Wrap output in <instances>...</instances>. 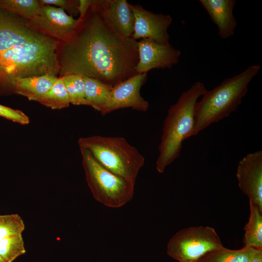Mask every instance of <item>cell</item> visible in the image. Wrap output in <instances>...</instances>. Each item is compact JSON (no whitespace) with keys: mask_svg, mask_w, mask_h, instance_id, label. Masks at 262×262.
I'll return each mask as SVG.
<instances>
[{"mask_svg":"<svg viewBox=\"0 0 262 262\" xmlns=\"http://www.w3.org/2000/svg\"><path fill=\"white\" fill-rule=\"evenodd\" d=\"M138 41L119 34L93 0L73 36L61 42L59 75L77 74L114 87L137 74Z\"/></svg>","mask_w":262,"mask_h":262,"instance_id":"1","label":"cell"},{"mask_svg":"<svg viewBox=\"0 0 262 262\" xmlns=\"http://www.w3.org/2000/svg\"><path fill=\"white\" fill-rule=\"evenodd\" d=\"M26 21L0 9V96L14 94L16 79L59 74L61 42L34 30Z\"/></svg>","mask_w":262,"mask_h":262,"instance_id":"2","label":"cell"},{"mask_svg":"<svg viewBox=\"0 0 262 262\" xmlns=\"http://www.w3.org/2000/svg\"><path fill=\"white\" fill-rule=\"evenodd\" d=\"M207 91L202 82H196L182 92L177 102L168 109L158 147L159 155L156 168L159 173H163L180 156L182 144L190 137L194 128L197 100Z\"/></svg>","mask_w":262,"mask_h":262,"instance_id":"3","label":"cell"},{"mask_svg":"<svg viewBox=\"0 0 262 262\" xmlns=\"http://www.w3.org/2000/svg\"><path fill=\"white\" fill-rule=\"evenodd\" d=\"M260 68L257 65L249 66L239 74L225 79L212 90H207L195 105L194 126L190 137L235 111Z\"/></svg>","mask_w":262,"mask_h":262,"instance_id":"4","label":"cell"},{"mask_svg":"<svg viewBox=\"0 0 262 262\" xmlns=\"http://www.w3.org/2000/svg\"><path fill=\"white\" fill-rule=\"evenodd\" d=\"M78 143L105 168L135 183L145 159L124 137L96 135L80 137Z\"/></svg>","mask_w":262,"mask_h":262,"instance_id":"5","label":"cell"},{"mask_svg":"<svg viewBox=\"0 0 262 262\" xmlns=\"http://www.w3.org/2000/svg\"><path fill=\"white\" fill-rule=\"evenodd\" d=\"M80 149L86 181L94 198L112 208L129 202L133 196L135 183L105 168L88 150Z\"/></svg>","mask_w":262,"mask_h":262,"instance_id":"6","label":"cell"},{"mask_svg":"<svg viewBox=\"0 0 262 262\" xmlns=\"http://www.w3.org/2000/svg\"><path fill=\"white\" fill-rule=\"evenodd\" d=\"M223 247L213 228L195 226L176 232L168 242L167 253L179 262L197 261L206 254Z\"/></svg>","mask_w":262,"mask_h":262,"instance_id":"7","label":"cell"},{"mask_svg":"<svg viewBox=\"0 0 262 262\" xmlns=\"http://www.w3.org/2000/svg\"><path fill=\"white\" fill-rule=\"evenodd\" d=\"M81 21L67 14L62 8L42 5L38 15L31 20H27L26 23L34 30L65 42L73 36Z\"/></svg>","mask_w":262,"mask_h":262,"instance_id":"8","label":"cell"},{"mask_svg":"<svg viewBox=\"0 0 262 262\" xmlns=\"http://www.w3.org/2000/svg\"><path fill=\"white\" fill-rule=\"evenodd\" d=\"M147 79V74H137L113 87L110 97L100 112L105 115L115 110L131 108L133 110L146 112L148 102L140 94V89Z\"/></svg>","mask_w":262,"mask_h":262,"instance_id":"9","label":"cell"},{"mask_svg":"<svg viewBox=\"0 0 262 262\" xmlns=\"http://www.w3.org/2000/svg\"><path fill=\"white\" fill-rule=\"evenodd\" d=\"M134 16V32L132 37L150 39L162 44H169L168 29L172 21L168 15L155 14L139 4H131Z\"/></svg>","mask_w":262,"mask_h":262,"instance_id":"10","label":"cell"},{"mask_svg":"<svg viewBox=\"0 0 262 262\" xmlns=\"http://www.w3.org/2000/svg\"><path fill=\"white\" fill-rule=\"evenodd\" d=\"M139 61L136 67L138 74L147 73L153 69L171 68L177 64L180 51L170 44H162L148 39H141L137 43Z\"/></svg>","mask_w":262,"mask_h":262,"instance_id":"11","label":"cell"},{"mask_svg":"<svg viewBox=\"0 0 262 262\" xmlns=\"http://www.w3.org/2000/svg\"><path fill=\"white\" fill-rule=\"evenodd\" d=\"M238 186L262 212V151L247 154L239 162L236 172Z\"/></svg>","mask_w":262,"mask_h":262,"instance_id":"12","label":"cell"},{"mask_svg":"<svg viewBox=\"0 0 262 262\" xmlns=\"http://www.w3.org/2000/svg\"><path fill=\"white\" fill-rule=\"evenodd\" d=\"M101 14L107 23L117 33L124 37H132L134 16L126 0H98Z\"/></svg>","mask_w":262,"mask_h":262,"instance_id":"13","label":"cell"},{"mask_svg":"<svg viewBox=\"0 0 262 262\" xmlns=\"http://www.w3.org/2000/svg\"><path fill=\"white\" fill-rule=\"evenodd\" d=\"M199 2L216 25L218 35L225 39L233 36L237 26L233 15L235 0H200Z\"/></svg>","mask_w":262,"mask_h":262,"instance_id":"14","label":"cell"},{"mask_svg":"<svg viewBox=\"0 0 262 262\" xmlns=\"http://www.w3.org/2000/svg\"><path fill=\"white\" fill-rule=\"evenodd\" d=\"M58 78L44 75L16 79L12 82L14 93L26 97L29 100L39 102Z\"/></svg>","mask_w":262,"mask_h":262,"instance_id":"15","label":"cell"},{"mask_svg":"<svg viewBox=\"0 0 262 262\" xmlns=\"http://www.w3.org/2000/svg\"><path fill=\"white\" fill-rule=\"evenodd\" d=\"M83 77L87 105L101 112L109 99L113 87L95 79Z\"/></svg>","mask_w":262,"mask_h":262,"instance_id":"16","label":"cell"},{"mask_svg":"<svg viewBox=\"0 0 262 262\" xmlns=\"http://www.w3.org/2000/svg\"><path fill=\"white\" fill-rule=\"evenodd\" d=\"M259 249L245 247L232 250L224 247L213 250L199 259V262H249Z\"/></svg>","mask_w":262,"mask_h":262,"instance_id":"17","label":"cell"},{"mask_svg":"<svg viewBox=\"0 0 262 262\" xmlns=\"http://www.w3.org/2000/svg\"><path fill=\"white\" fill-rule=\"evenodd\" d=\"M249 210L248 221L244 228V246L262 249V212L250 201Z\"/></svg>","mask_w":262,"mask_h":262,"instance_id":"18","label":"cell"},{"mask_svg":"<svg viewBox=\"0 0 262 262\" xmlns=\"http://www.w3.org/2000/svg\"><path fill=\"white\" fill-rule=\"evenodd\" d=\"M41 6L37 0H0V9L28 20L38 15Z\"/></svg>","mask_w":262,"mask_h":262,"instance_id":"19","label":"cell"},{"mask_svg":"<svg viewBox=\"0 0 262 262\" xmlns=\"http://www.w3.org/2000/svg\"><path fill=\"white\" fill-rule=\"evenodd\" d=\"M39 103L53 110H60L69 106V97L61 77L58 78Z\"/></svg>","mask_w":262,"mask_h":262,"instance_id":"20","label":"cell"},{"mask_svg":"<svg viewBox=\"0 0 262 262\" xmlns=\"http://www.w3.org/2000/svg\"><path fill=\"white\" fill-rule=\"evenodd\" d=\"M61 77L68 92L70 103L75 105H87L83 77L77 74H68Z\"/></svg>","mask_w":262,"mask_h":262,"instance_id":"21","label":"cell"},{"mask_svg":"<svg viewBox=\"0 0 262 262\" xmlns=\"http://www.w3.org/2000/svg\"><path fill=\"white\" fill-rule=\"evenodd\" d=\"M26 251L22 235L6 238L0 241V256L5 262H13Z\"/></svg>","mask_w":262,"mask_h":262,"instance_id":"22","label":"cell"},{"mask_svg":"<svg viewBox=\"0 0 262 262\" xmlns=\"http://www.w3.org/2000/svg\"><path fill=\"white\" fill-rule=\"evenodd\" d=\"M25 228V224L18 214L0 215V241L22 235Z\"/></svg>","mask_w":262,"mask_h":262,"instance_id":"23","label":"cell"},{"mask_svg":"<svg viewBox=\"0 0 262 262\" xmlns=\"http://www.w3.org/2000/svg\"><path fill=\"white\" fill-rule=\"evenodd\" d=\"M0 116L20 125L30 123L29 117L22 111L0 104Z\"/></svg>","mask_w":262,"mask_h":262,"instance_id":"24","label":"cell"},{"mask_svg":"<svg viewBox=\"0 0 262 262\" xmlns=\"http://www.w3.org/2000/svg\"><path fill=\"white\" fill-rule=\"evenodd\" d=\"M41 5H49L68 11L70 13L76 14L79 0H39Z\"/></svg>","mask_w":262,"mask_h":262,"instance_id":"25","label":"cell"},{"mask_svg":"<svg viewBox=\"0 0 262 262\" xmlns=\"http://www.w3.org/2000/svg\"><path fill=\"white\" fill-rule=\"evenodd\" d=\"M93 0H80L77 7L78 12L80 13V17L78 18L81 20L85 16L89 8L92 3Z\"/></svg>","mask_w":262,"mask_h":262,"instance_id":"26","label":"cell"},{"mask_svg":"<svg viewBox=\"0 0 262 262\" xmlns=\"http://www.w3.org/2000/svg\"><path fill=\"white\" fill-rule=\"evenodd\" d=\"M249 262H262V248L258 250Z\"/></svg>","mask_w":262,"mask_h":262,"instance_id":"27","label":"cell"},{"mask_svg":"<svg viewBox=\"0 0 262 262\" xmlns=\"http://www.w3.org/2000/svg\"><path fill=\"white\" fill-rule=\"evenodd\" d=\"M0 262H5L0 256Z\"/></svg>","mask_w":262,"mask_h":262,"instance_id":"28","label":"cell"},{"mask_svg":"<svg viewBox=\"0 0 262 262\" xmlns=\"http://www.w3.org/2000/svg\"><path fill=\"white\" fill-rule=\"evenodd\" d=\"M199 262L198 261H190V262Z\"/></svg>","mask_w":262,"mask_h":262,"instance_id":"29","label":"cell"}]
</instances>
